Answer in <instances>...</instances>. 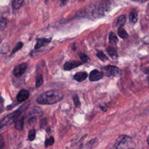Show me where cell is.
<instances>
[{
    "instance_id": "obj_24",
    "label": "cell",
    "mask_w": 149,
    "mask_h": 149,
    "mask_svg": "<svg viewBox=\"0 0 149 149\" xmlns=\"http://www.w3.org/2000/svg\"><path fill=\"white\" fill-rule=\"evenodd\" d=\"M97 56L103 62H105V61H107L108 58V57L104 54L103 52L102 51H100L98 52L97 54Z\"/></svg>"
},
{
    "instance_id": "obj_8",
    "label": "cell",
    "mask_w": 149,
    "mask_h": 149,
    "mask_svg": "<svg viewBox=\"0 0 149 149\" xmlns=\"http://www.w3.org/2000/svg\"><path fill=\"white\" fill-rule=\"evenodd\" d=\"M29 92L26 89H22L20 90L17 94L16 100L18 102H22L26 101L29 97Z\"/></svg>"
},
{
    "instance_id": "obj_15",
    "label": "cell",
    "mask_w": 149,
    "mask_h": 149,
    "mask_svg": "<svg viewBox=\"0 0 149 149\" xmlns=\"http://www.w3.org/2000/svg\"><path fill=\"white\" fill-rule=\"evenodd\" d=\"M24 0H12V7L13 9H19L22 5Z\"/></svg>"
},
{
    "instance_id": "obj_4",
    "label": "cell",
    "mask_w": 149,
    "mask_h": 149,
    "mask_svg": "<svg viewBox=\"0 0 149 149\" xmlns=\"http://www.w3.org/2000/svg\"><path fill=\"white\" fill-rule=\"evenodd\" d=\"M27 66V65L26 63H22L18 65L14 68L13 70V74L16 77H20L24 73Z\"/></svg>"
},
{
    "instance_id": "obj_27",
    "label": "cell",
    "mask_w": 149,
    "mask_h": 149,
    "mask_svg": "<svg viewBox=\"0 0 149 149\" xmlns=\"http://www.w3.org/2000/svg\"><path fill=\"white\" fill-rule=\"evenodd\" d=\"M4 147V140L3 136L0 135V149H3Z\"/></svg>"
},
{
    "instance_id": "obj_6",
    "label": "cell",
    "mask_w": 149,
    "mask_h": 149,
    "mask_svg": "<svg viewBox=\"0 0 149 149\" xmlns=\"http://www.w3.org/2000/svg\"><path fill=\"white\" fill-rule=\"evenodd\" d=\"M83 63L82 62L77 61H71L66 62L63 66V69L65 70H70L73 69H74L80 65H81Z\"/></svg>"
},
{
    "instance_id": "obj_22",
    "label": "cell",
    "mask_w": 149,
    "mask_h": 149,
    "mask_svg": "<svg viewBox=\"0 0 149 149\" xmlns=\"http://www.w3.org/2000/svg\"><path fill=\"white\" fill-rule=\"evenodd\" d=\"M42 82H43V79H42V75L41 74L37 75L36 79V87L37 88L39 87L42 84Z\"/></svg>"
},
{
    "instance_id": "obj_23",
    "label": "cell",
    "mask_w": 149,
    "mask_h": 149,
    "mask_svg": "<svg viewBox=\"0 0 149 149\" xmlns=\"http://www.w3.org/2000/svg\"><path fill=\"white\" fill-rule=\"evenodd\" d=\"M54 143V137L53 136H51L49 139H47L45 141V147H48L49 146L53 145Z\"/></svg>"
},
{
    "instance_id": "obj_19",
    "label": "cell",
    "mask_w": 149,
    "mask_h": 149,
    "mask_svg": "<svg viewBox=\"0 0 149 149\" xmlns=\"http://www.w3.org/2000/svg\"><path fill=\"white\" fill-rule=\"evenodd\" d=\"M36 130L34 129H32L31 130H29V133H28V136H27V137H28V140L29 141H33L35 139V137H36Z\"/></svg>"
},
{
    "instance_id": "obj_26",
    "label": "cell",
    "mask_w": 149,
    "mask_h": 149,
    "mask_svg": "<svg viewBox=\"0 0 149 149\" xmlns=\"http://www.w3.org/2000/svg\"><path fill=\"white\" fill-rule=\"evenodd\" d=\"M73 102L76 107H79L80 106V104H81L80 101L79 100V97L77 96V95H74L73 97Z\"/></svg>"
},
{
    "instance_id": "obj_1",
    "label": "cell",
    "mask_w": 149,
    "mask_h": 149,
    "mask_svg": "<svg viewBox=\"0 0 149 149\" xmlns=\"http://www.w3.org/2000/svg\"><path fill=\"white\" fill-rule=\"evenodd\" d=\"M63 94L57 91L49 90L41 94L36 101L40 104H52L61 101L63 98Z\"/></svg>"
},
{
    "instance_id": "obj_13",
    "label": "cell",
    "mask_w": 149,
    "mask_h": 149,
    "mask_svg": "<svg viewBox=\"0 0 149 149\" xmlns=\"http://www.w3.org/2000/svg\"><path fill=\"white\" fill-rule=\"evenodd\" d=\"M126 17L125 15H120L118 17V19L117 21V24H116L117 27L118 29L122 28L125 25L126 23Z\"/></svg>"
},
{
    "instance_id": "obj_17",
    "label": "cell",
    "mask_w": 149,
    "mask_h": 149,
    "mask_svg": "<svg viewBox=\"0 0 149 149\" xmlns=\"http://www.w3.org/2000/svg\"><path fill=\"white\" fill-rule=\"evenodd\" d=\"M129 21L131 23L134 24L137 21V14L135 12H132L129 15Z\"/></svg>"
},
{
    "instance_id": "obj_9",
    "label": "cell",
    "mask_w": 149,
    "mask_h": 149,
    "mask_svg": "<svg viewBox=\"0 0 149 149\" xmlns=\"http://www.w3.org/2000/svg\"><path fill=\"white\" fill-rule=\"evenodd\" d=\"M52 40V38H37V42L35 45L34 48L36 49H38L41 47L47 45Z\"/></svg>"
},
{
    "instance_id": "obj_34",
    "label": "cell",
    "mask_w": 149,
    "mask_h": 149,
    "mask_svg": "<svg viewBox=\"0 0 149 149\" xmlns=\"http://www.w3.org/2000/svg\"><path fill=\"white\" fill-rule=\"evenodd\" d=\"M48 0H45V3H47V2H48Z\"/></svg>"
},
{
    "instance_id": "obj_33",
    "label": "cell",
    "mask_w": 149,
    "mask_h": 149,
    "mask_svg": "<svg viewBox=\"0 0 149 149\" xmlns=\"http://www.w3.org/2000/svg\"><path fill=\"white\" fill-rule=\"evenodd\" d=\"M147 80H148V84H149V76H148V77H147Z\"/></svg>"
},
{
    "instance_id": "obj_25",
    "label": "cell",
    "mask_w": 149,
    "mask_h": 149,
    "mask_svg": "<svg viewBox=\"0 0 149 149\" xmlns=\"http://www.w3.org/2000/svg\"><path fill=\"white\" fill-rule=\"evenodd\" d=\"M23 45V43L22 42H19L13 48V49H12V54H15V52H16L17 51H18L19 50H20L22 47Z\"/></svg>"
},
{
    "instance_id": "obj_35",
    "label": "cell",
    "mask_w": 149,
    "mask_h": 149,
    "mask_svg": "<svg viewBox=\"0 0 149 149\" xmlns=\"http://www.w3.org/2000/svg\"><path fill=\"white\" fill-rule=\"evenodd\" d=\"M129 149H133V148H129Z\"/></svg>"
},
{
    "instance_id": "obj_3",
    "label": "cell",
    "mask_w": 149,
    "mask_h": 149,
    "mask_svg": "<svg viewBox=\"0 0 149 149\" xmlns=\"http://www.w3.org/2000/svg\"><path fill=\"white\" fill-rule=\"evenodd\" d=\"M101 71L103 74L106 76L119 77L121 74L120 69L113 65H108L104 66L101 69Z\"/></svg>"
},
{
    "instance_id": "obj_5",
    "label": "cell",
    "mask_w": 149,
    "mask_h": 149,
    "mask_svg": "<svg viewBox=\"0 0 149 149\" xmlns=\"http://www.w3.org/2000/svg\"><path fill=\"white\" fill-rule=\"evenodd\" d=\"M104 74L102 72H100L97 69L92 70L89 74V80L91 81H96L101 79Z\"/></svg>"
},
{
    "instance_id": "obj_32",
    "label": "cell",
    "mask_w": 149,
    "mask_h": 149,
    "mask_svg": "<svg viewBox=\"0 0 149 149\" xmlns=\"http://www.w3.org/2000/svg\"><path fill=\"white\" fill-rule=\"evenodd\" d=\"M147 142L148 145V146H149V137L147 138Z\"/></svg>"
},
{
    "instance_id": "obj_14",
    "label": "cell",
    "mask_w": 149,
    "mask_h": 149,
    "mask_svg": "<svg viewBox=\"0 0 149 149\" xmlns=\"http://www.w3.org/2000/svg\"><path fill=\"white\" fill-rule=\"evenodd\" d=\"M107 51L112 59H116L118 58V54L116 52V49L112 47H109L107 48Z\"/></svg>"
},
{
    "instance_id": "obj_29",
    "label": "cell",
    "mask_w": 149,
    "mask_h": 149,
    "mask_svg": "<svg viewBox=\"0 0 149 149\" xmlns=\"http://www.w3.org/2000/svg\"><path fill=\"white\" fill-rule=\"evenodd\" d=\"M67 1H68V0H61V5L62 6L65 5Z\"/></svg>"
},
{
    "instance_id": "obj_2",
    "label": "cell",
    "mask_w": 149,
    "mask_h": 149,
    "mask_svg": "<svg viewBox=\"0 0 149 149\" xmlns=\"http://www.w3.org/2000/svg\"><path fill=\"white\" fill-rule=\"evenodd\" d=\"M21 113V111L19 109H17L14 112L7 115L0 121V130L4 126L8 125L11 122L15 121L17 118L19 116Z\"/></svg>"
},
{
    "instance_id": "obj_11",
    "label": "cell",
    "mask_w": 149,
    "mask_h": 149,
    "mask_svg": "<svg viewBox=\"0 0 149 149\" xmlns=\"http://www.w3.org/2000/svg\"><path fill=\"white\" fill-rule=\"evenodd\" d=\"M87 73L86 72H80L76 73L73 76V79L79 82L84 81L87 77Z\"/></svg>"
},
{
    "instance_id": "obj_28",
    "label": "cell",
    "mask_w": 149,
    "mask_h": 149,
    "mask_svg": "<svg viewBox=\"0 0 149 149\" xmlns=\"http://www.w3.org/2000/svg\"><path fill=\"white\" fill-rule=\"evenodd\" d=\"M47 122V120L46 118H44V119L41 120V121H40V126H41V127H44L46 125Z\"/></svg>"
},
{
    "instance_id": "obj_16",
    "label": "cell",
    "mask_w": 149,
    "mask_h": 149,
    "mask_svg": "<svg viewBox=\"0 0 149 149\" xmlns=\"http://www.w3.org/2000/svg\"><path fill=\"white\" fill-rule=\"evenodd\" d=\"M109 40L110 43L113 45L116 44L118 42V38H117L116 35L112 32H111L109 35Z\"/></svg>"
},
{
    "instance_id": "obj_21",
    "label": "cell",
    "mask_w": 149,
    "mask_h": 149,
    "mask_svg": "<svg viewBox=\"0 0 149 149\" xmlns=\"http://www.w3.org/2000/svg\"><path fill=\"white\" fill-rule=\"evenodd\" d=\"M79 56L83 63H87V62H89L90 61L89 57L84 53H80L79 54Z\"/></svg>"
},
{
    "instance_id": "obj_12",
    "label": "cell",
    "mask_w": 149,
    "mask_h": 149,
    "mask_svg": "<svg viewBox=\"0 0 149 149\" xmlns=\"http://www.w3.org/2000/svg\"><path fill=\"white\" fill-rule=\"evenodd\" d=\"M15 121V127L19 130H22L24 125V117L21 116L19 118H17V119Z\"/></svg>"
},
{
    "instance_id": "obj_20",
    "label": "cell",
    "mask_w": 149,
    "mask_h": 149,
    "mask_svg": "<svg viewBox=\"0 0 149 149\" xmlns=\"http://www.w3.org/2000/svg\"><path fill=\"white\" fill-rule=\"evenodd\" d=\"M118 34L119 36L120 37H121L122 38H126L128 37V34H127V32L122 28L118 29Z\"/></svg>"
},
{
    "instance_id": "obj_7",
    "label": "cell",
    "mask_w": 149,
    "mask_h": 149,
    "mask_svg": "<svg viewBox=\"0 0 149 149\" xmlns=\"http://www.w3.org/2000/svg\"><path fill=\"white\" fill-rule=\"evenodd\" d=\"M42 111L38 107L34 106L32 107L29 111V115L30 116V119H36L37 118H38L42 115Z\"/></svg>"
},
{
    "instance_id": "obj_31",
    "label": "cell",
    "mask_w": 149,
    "mask_h": 149,
    "mask_svg": "<svg viewBox=\"0 0 149 149\" xmlns=\"http://www.w3.org/2000/svg\"><path fill=\"white\" fill-rule=\"evenodd\" d=\"M100 108L103 111H107V108L105 107H102V106H101V105H100Z\"/></svg>"
},
{
    "instance_id": "obj_18",
    "label": "cell",
    "mask_w": 149,
    "mask_h": 149,
    "mask_svg": "<svg viewBox=\"0 0 149 149\" xmlns=\"http://www.w3.org/2000/svg\"><path fill=\"white\" fill-rule=\"evenodd\" d=\"M8 24V20L5 17H1L0 19V29L2 31L5 30Z\"/></svg>"
},
{
    "instance_id": "obj_10",
    "label": "cell",
    "mask_w": 149,
    "mask_h": 149,
    "mask_svg": "<svg viewBox=\"0 0 149 149\" xmlns=\"http://www.w3.org/2000/svg\"><path fill=\"white\" fill-rule=\"evenodd\" d=\"M130 139H131L130 137L127 135H121L119 137H118V139H116V140L115 141V147L116 148H118L119 145H120L121 144L125 143L126 141H127Z\"/></svg>"
},
{
    "instance_id": "obj_30",
    "label": "cell",
    "mask_w": 149,
    "mask_h": 149,
    "mask_svg": "<svg viewBox=\"0 0 149 149\" xmlns=\"http://www.w3.org/2000/svg\"><path fill=\"white\" fill-rule=\"evenodd\" d=\"M132 1H136L137 2H140V3H144V2H147L148 0H132Z\"/></svg>"
}]
</instances>
